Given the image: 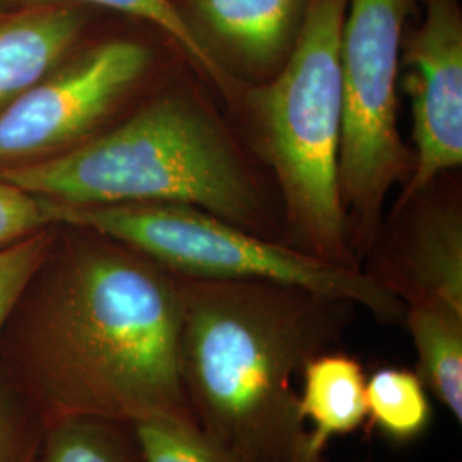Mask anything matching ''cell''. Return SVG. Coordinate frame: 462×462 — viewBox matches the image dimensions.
Returning a JSON list of instances; mask_svg holds the SVG:
<instances>
[{
    "mask_svg": "<svg viewBox=\"0 0 462 462\" xmlns=\"http://www.w3.org/2000/svg\"><path fill=\"white\" fill-rule=\"evenodd\" d=\"M0 179L74 206L187 204L282 242L280 216L244 151L194 84L64 152L4 168Z\"/></svg>",
    "mask_w": 462,
    "mask_h": 462,
    "instance_id": "obj_3",
    "label": "cell"
},
{
    "mask_svg": "<svg viewBox=\"0 0 462 462\" xmlns=\"http://www.w3.org/2000/svg\"><path fill=\"white\" fill-rule=\"evenodd\" d=\"M53 225L43 199L0 179V248L9 247Z\"/></svg>",
    "mask_w": 462,
    "mask_h": 462,
    "instance_id": "obj_20",
    "label": "cell"
},
{
    "mask_svg": "<svg viewBox=\"0 0 462 462\" xmlns=\"http://www.w3.org/2000/svg\"><path fill=\"white\" fill-rule=\"evenodd\" d=\"M53 240V235L45 230L0 248V332L19 298L45 263Z\"/></svg>",
    "mask_w": 462,
    "mask_h": 462,
    "instance_id": "obj_18",
    "label": "cell"
},
{
    "mask_svg": "<svg viewBox=\"0 0 462 462\" xmlns=\"http://www.w3.org/2000/svg\"><path fill=\"white\" fill-rule=\"evenodd\" d=\"M179 282L180 375L199 429L240 461L309 462L293 379L339 343L358 305L274 281Z\"/></svg>",
    "mask_w": 462,
    "mask_h": 462,
    "instance_id": "obj_2",
    "label": "cell"
},
{
    "mask_svg": "<svg viewBox=\"0 0 462 462\" xmlns=\"http://www.w3.org/2000/svg\"><path fill=\"white\" fill-rule=\"evenodd\" d=\"M9 2H23L33 5H45V4H91L98 7H106L116 13L137 17L148 21L158 30L168 34L189 57L194 69L208 81H211L216 89L223 95V98H231L238 83L230 79L211 55L204 50L192 32L190 24L182 14L180 7L173 0H9Z\"/></svg>",
    "mask_w": 462,
    "mask_h": 462,
    "instance_id": "obj_16",
    "label": "cell"
},
{
    "mask_svg": "<svg viewBox=\"0 0 462 462\" xmlns=\"http://www.w3.org/2000/svg\"><path fill=\"white\" fill-rule=\"evenodd\" d=\"M402 320L418 355V375L462 423V310L442 300L406 305Z\"/></svg>",
    "mask_w": 462,
    "mask_h": 462,
    "instance_id": "obj_13",
    "label": "cell"
},
{
    "mask_svg": "<svg viewBox=\"0 0 462 462\" xmlns=\"http://www.w3.org/2000/svg\"><path fill=\"white\" fill-rule=\"evenodd\" d=\"M32 462H143L134 425L70 416L45 425Z\"/></svg>",
    "mask_w": 462,
    "mask_h": 462,
    "instance_id": "obj_14",
    "label": "cell"
},
{
    "mask_svg": "<svg viewBox=\"0 0 462 462\" xmlns=\"http://www.w3.org/2000/svg\"><path fill=\"white\" fill-rule=\"evenodd\" d=\"M303 374L300 413L312 423L307 440L309 462H322L330 439L349 435L366 420V377L362 364L343 353H322L312 358Z\"/></svg>",
    "mask_w": 462,
    "mask_h": 462,
    "instance_id": "obj_12",
    "label": "cell"
},
{
    "mask_svg": "<svg viewBox=\"0 0 462 462\" xmlns=\"http://www.w3.org/2000/svg\"><path fill=\"white\" fill-rule=\"evenodd\" d=\"M151 64L146 45L108 40L55 67L0 112V165L33 163L89 139Z\"/></svg>",
    "mask_w": 462,
    "mask_h": 462,
    "instance_id": "obj_7",
    "label": "cell"
},
{
    "mask_svg": "<svg viewBox=\"0 0 462 462\" xmlns=\"http://www.w3.org/2000/svg\"><path fill=\"white\" fill-rule=\"evenodd\" d=\"M413 0H347L341 32L339 194L362 267L383 228L389 194L413 171L399 134L401 49Z\"/></svg>",
    "mask_w": 462,
    "mask_h": 462,
    "instance_id": "obj_6",
    "label": "cell"
},
{
    "mask_svg": "<svg viewBox=\"0 0 462 462\" xmlns=\"http://www.w3.org/2000/svg\"><path fill=\"white\" fill-rule=\"evenodd\" d=\"M79 230L66 247L53 240L0 332V385L45 425L70 416L198 425L180 375L179 278Z\"/></svg>",
    "mask_w": 462,
    "mask_h": 462,
    "instance_id": "obj_1",
    "label": "cell"
},
{
    "mask_svg": "<svg viewBox=\"0 0 462 462\" xmlns=\"http://www.w3.org/2000/svg\"><path fill=\"white\" fill-rule=\"evenodd\" d=\"M83 26V13L66 4L0 17V112L62 64Z\"/></svg>",
    "mask_w": 462,
    "mask_h": 462,
    "instance_id": "obj_11",
    "label": "cell"
},
{
    "mask_svg": "<svg viewBox=\"0 0 462 462\" xmlns=\"http://www.w3.org/2000/svg\"><path fill=\"white\" fill-rule=\"evenodd\" d=\"M134 430L143 462H244L194 423L148 420Z\"/></svg>",
    "mask_w": 462,
    "mask_h": 462,
    "instance_id": "obj_17",
    "label": "cell"
},
{
    "mask_svg": "<svg viewBox=\"0 0 462 462\" xmlns=\"http://www.w3.org/2000/svg\"><path fill=\"white\" fill-rule=\"evenodd\" d=\"M366 418L399 444L420 439L431 423L427 387L408 368H379L365 387Z\"/></svg>",
    "mask_w": 462,
    "mask_h": 462,
    "instance_id": "obj_15",
    "label": "cell"
},
{
    "mask_svg": "<svg viewBox=\"0 0 462 462\" xmlns=\"http://www.w3.org/2000/svg\"><path fill=\"white\" fill-rule=\"evenodd\" d=\"M346 4L309 0L288 62L265 83L238 84L228 105L278 183L282 242L317 261L362 271L339 194Z\"/></svg>",
    "mask_w": 462,
    "mask_h": 462,
    "instance_id": "obj_4",
    "label": "cell"
},
{
    "mask_svg": "<svg viewBox=\"0 0 462 462\" xmlns=\"http://www.w3.org/2000/svg\"><path fill=\"white\" fill-rule=\"evenodd\" d=\"M420 26L402 38V89L411 99L413 171L397 206L462 165V11L459 0H423Z\"/></svg>",
    "mask_w": 462,
    "mask_h": 462,
    "instance_id": "obj_8",
    "label": "cell"
},
{
    "mask_svg": "<svg viewBox=\"0 0 462 462\" xmlns=\"http://www.w3.org/2000/svg\"><path fill=\"white\" fill-rule=\"evenodd\" d=\"M45 423L14 393L0 385V462H32Z\"/></svg>",
    "mask_w": 462,
    "mask_h": 462,
    "instance_id": "obj_19",
    "label": "cell"
},
{
    "mask_svg": "<svg viewBox=\"0 0 462 462\" xmlns=\"http://www.w3.org/2000/svg\"><path fill=\"white\" fill-rule=\"evenodd\" d=\"M362 271L406 305L442 300L462 310V208L459 190L440 179L394 208Z\"/></svg>",
    "mask_w": 462,
    "mask_h": 462,
    "instance_id": "obj_9",
    "label": "cell"
},
{
    "mask_svg": "<svg viewBox=\"0 0 462 462\" xmlns=\"http://www.w3.org/2000/svg\"><path fill=\"white\" fill-rule=\"evenodd\" d=\"M43 204L53 225L101 233L179 278L274 281L346 298L380 322H397L404 315V303L364 271L317 261L194 206H74L49 199Z\"/></svg>",
    "mask_w": 462,
    "mask_h": 462,
    "instance_id": "obj_5",
    "label": "cell"
},
{
    "mask_svg": "<svg viewBox=\"0 0 462 462\" xmlns=\"http://www.w3.org/2000/svg\"><path fill=\"white\" fill-rule=\"evenodd\" d=\"M309 0H185L200 45L236 83L273 79L297 45Z\"/></svg>",
    "mask_w": 462,
    "mask_h": 462,
    "instance_id": "obj_10",
    "label": "cell"
}]
</instances>
